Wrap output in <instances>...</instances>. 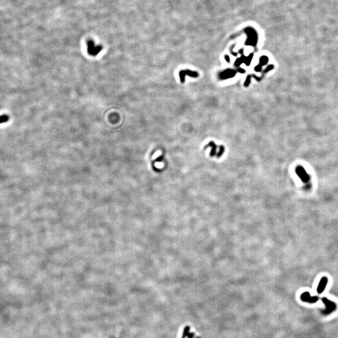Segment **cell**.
Here are the masks:
<instances>
[{
    "instance_id": "cell-6",
    "label": "cell",
    "mask_w": 338,
    "mask_h": 338,
    "mask_svg": "<svg viewBox=\"0 0 338 338\" xmlns=\"http://www.w3.org/2000/svg\"><path fill=\"white\" fill-rule=\"evenodd\" d=\"M92 43L93 42L90 41L88 43V52L92 55H96L101 50L102 48L100 46L95 47Z\"/></svg>"
},
{
    "instance_id": "cell-10",
    "label": "cell",
    "mask_w": 338,
    "mask_h": 338,
    "mask_svg": "<svg viewBox=\"0 0 338 338\" xmlns=\"http://www.w3.org/2000/svg\"><path fill=\"white\" fill-rule=\"evenodd\" d=\"M225 59L227 60L228 63L230 61V58L229 57V56H225Z\"/></svg>"
},
{
    "instance_id": "cell-5",
    "label": "cell",
    "mask_w": 338,
    "mask_h": 338,
    "mask_svg": "<svg viewBox=\"0 0 338 338\" xmlns=\"http://www.w3.org/2000/svg\"><path fill=\"white\" fill-rule=\"evenodd\" d=\"M327 281H328V280H327V278L326 277H323L321 279V281L319 282V284L318 285V287H317V293L319 294H321L324 291L326 286H327Z\"/></svg>"
},
{
    "instance_id": "cell-9",
    "label": "cell",
    "mask_w": 338,
    "mask_h": 338,
    "mask_svg": "<svg viewBox=\"0 0 338 338\" xmlns=\"http://www.w3.org/2000/svg\"><path fill=\"white\" fill-rule=\"evenodd\" d=\"M220 148H221V150L219 152V154H218V157H220V155H221L222 154L223 151H224V147L222 146H221Z\"/></svg>"
},
{
    "instance_id": "cell-2",
    "label": "cell",
    "mask_w": 338,
    "mask_h": 338,
    "mask_svg": "<svg viewBox=\"0 0 338 338\" xmlns=\"http://www.w3.org/2000/svg\"><path fill=\"white\" fill-rule=\"evenodd\" d=\"M322 301L326 306V309L323 312L325 314H329L336 309V305L334 302L329 301L326 298L322 299Z\"/></svg>"
},
{
    "instance_id": "cell-7",
    "label": "cell",
    "mask_w": 338,
    "mask_h": 338,
    "mask_svg": "<svg viewBox=\"0 0 338 338\" xmlns=\"http://www.w3.org/2000/svg\"><path fill=\"white\" fill-rule=\"evenodd\" d=\"M208 146H212V147H214L213 149H212V152H211V153H212L211 155H214L215 154V150H216V145H215V144H214V142H210V144H209Z\"/></svg>"
},
{
    "instance_id": "cell-4",
    "label": "cell",
    "mask_w": 338,
    "mask_h": 338,
    "mask_svg": "<svg viewBox=\"0 0 338 338\" xmlns=\"http://www.w3.org/2000/svg\"><path fill=\"white\" fill-rule=\"evenodd\" d=\"M185 75H189L192 77H198V74L197 72L189 71V70H185V71H181L180 72V77L181 82L182 83L184 82L185 80Z\"/></svg>"
},
{
    "instance_id": "cell-3",
    "label": "cell",
    "mask_w": 338,
    "mask_h": 338,
    "mask_svg": "<svg viewBox=\"0 0 338 338\" xmlns=\"http://www.w3.org/2000/svg\"><path fill=\"white\" fill-rule=\"evenodd\" d=\"M301 299L304 302H310V303H314V302H317L318 301V298L317 297H315V296L314 297H311L308 292L304 293L301 295Z\"/></svg>"
},
{
    "instance_id": "cell-8",
    "label": "cell",
    "mask_w": 338,
    "mask_h": 338,
    "mask_svg": "<svg viewBox=\"0 0 338 338\" xmlns=\"http://www.w3.org/2000/svg\"><path fill=\"white\" fill-rule=\"evenodd\" d=\"M8 120V117L7 115H2L1 118V123H4L7 121Z\"/></svg>"
},
{
    "instance_id": "cell-1",
    "label": "cell",
    "mask_w": 338,
    "mask_h": 338,
    "mask_svg": "<svg viewBox=\"0 0 338 338\" xmlns=\"http://www.w3.org/2000/svg\"><path fill=\"white\" fill-rule=\"evenodd\" d=\"M296 173L304 183H307L309 181L310 177L303 167L298 166L296 168Z\"/></svg>"
}]
</instances>
